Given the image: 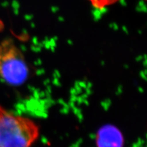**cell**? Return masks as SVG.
Returning <instances> with one entry per match:
<instances>
[{"label":"cell","mask_w":147,"mask_h":147,"mask_svg":"<svg viewBox=\"0 0 147 147\" xmlns=\"http://www.w3.org/2000/svg\"><path fill=\"white\" fill-rule=\"evenodd\" d=\"M40 134L39 126L33 119L0 105V147H32Z\"/></svg>","instance_id":"6da1fadb"},{"label":"cell","mask_w":147,"mask_h":147,"mask_svg":"<svg viewBox=\"0 0 147 147\" xmlns=\"http://www.w3.org/2000/svg\"><path fill=\"white\" fill-rule=\"evenodd\" d=\"M29 69L23 53L12 39L0 42V78L12 86H20L29 78Z\"/></svg>","instance_id":"7a4b0ae2"},{"label":"cell","mask_w":147,"mask_h":147,"mask_svg":"<svg viewBox=\"0 0 147 147\" xmlns=\"http://www.w3.org/2000/svg\"><path fill=\"white\" fill-rule=\"evenodd\" d=\"M95 8H103L118 1L119 0H89Z\"/></svg>","instance_id":"3957f363"}]
</instances>
